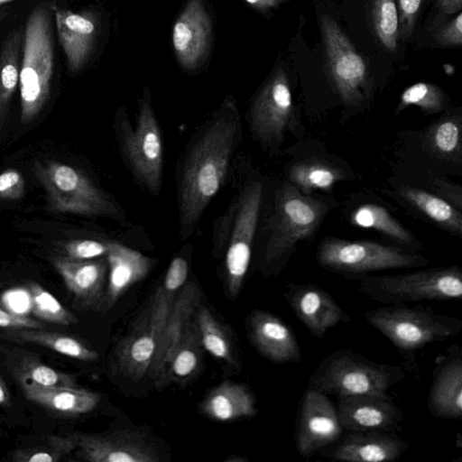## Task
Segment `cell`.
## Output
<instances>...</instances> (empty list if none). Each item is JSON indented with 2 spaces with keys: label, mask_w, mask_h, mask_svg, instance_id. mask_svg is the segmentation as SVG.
Returning <instances> with one entry per match:
<instances>
[{
  "label": "cell",
  "mask_w": 462,
  "mask_h": 462,
  "mask_svg": "<svg viewBox=\"0 0 462 462\" xmlns=\"http://www.w3.org/2000/svg\"><path fill=\"white\" fill-rule=\"evenodd\" d=\"M237 134L236 118L210 123L189 152L180 180V224L192 231L225 179Z\"/></svg>",
  "instance_id": "1"
},
{
  "label": "cell",
  "mask_w": 462,
  "mask_h": 462,
  "mask_svg": "<svg viewBox=\"0 0 462 462\" xmlns=\"http://www.w3.org/2000/svg\"><path fill=\"white\" fill-rule=\"evenodd\" d=\"M331 204L301 193L286 182L276 192L269 220V236L263 261L268 273L279 272L295 252L297 245L318 232Z\"/></svg>",
  "instance_id": "2"
},
{
  "label": "cell",
  "mask_w": 462,
  "mask_h": 462,
  "mask_svg": "<svg viewBox=\"0 0 462 462\" xmlns=\"http://www.w3.org/2000/svg\"><path fill=\"white\" fill-rule=\"evenodd\" d=\"M52 11L50 4L36 5L23 29L19 75L21 121L32 122L47 103L54 70Z\"/></svg>",
  "instance_id": "3"
},
{
  "label": "cell",
  "mask_w": 462,
  "mask_h": 462,
  "mask_svg": "<svg viewBox=\"0 0 462 462\" xmlns=\"http://www.w3.org/2000/svg\"><path fill=\"white\" fill-rule=\"evenodd\" d=\"M365 319L386 337L399 351L409 367H415V353L434 342H441L459 334L462 320L436 313L430 307L417 304H393L366 310Z\"/></svg>",
  "instance_id": "4"
},
{
  "label": "cell",
  "mask_w": 462,
  "mask_h": 462,
  "mask_svg": "<svg viewBox=\"0 0 462 462\" xmlns=\"http://www.w3.org/2000/svg\"><path fill=\"white\" fill-rule=\"evenodd\" d=\"M405 377L400 366L374 362L350 349H337L321 360L310 375L309 387L337 398L387 394Z\"/></svg>",
  "instance_id": "5"
},
{
  "label": "cell",
  "mask_w": 462,
  "mask_h": 462,
  "mask_svg": "<svg viewBox=\"0 0 462 462\" xmlns=\"http://www.w3.org/2000/svg\"><path fill=\"white\" fill-rule=\"evenodd\" d=\"M358 291L383 304L419 303L426 300H460L462 270L457 265L385 275L362 274Z\"/></svg>",
  "instance_id": "6"
},
{
  "label": "cell",
  "mask_w": 462,
  "mask_h": 462,
  "mask_svg": "<svg viewBox=\"0 0 462 462\" xmlns=\"http://www.w3.org/2000/svg\"><path fill=\"white\" fill-rule=\"evenodd\" d=\"M317 263L325 270L347 278L371 272L425 266L429 260L417 252L367 240L327 237L316 251Z\"/></svg>",
  "instance_id": "7"
},
{
  "label": "cell",
  "mask_w": 462,
  "mask_h": 462,
  "mask_svg": "<svg viewBox=\"0 0 462 462\" xmlns=\"http://www.w3.org/2000/svg\"><path fill=\"white\" fill-rule=\"evenodd\" d=\"M32 171L45 189L54 212L112 216L116 208L105 193L79 169L55 161L36 162Z\"/></svg>",
  "instance_id": "8"
},
{
  "label": "cell",
  "mask_w": 462,
  "mask_h": 462,
  "mask_svg": "<svg viewBox=\"0 0 462 462\" xmlns=\"http://www.w3.org/2000/svg\"><path fill=\"white\" fill-rule=\"evenodd\" d=\"M320 30L326 68L334 88L345 105L359 104L368 84L365 60L332 18L322 15Z\"/></svg>",
  "instance_id": "9"
},
{
  "label": "cell",
  "mask_w": 462,
  "mask_h": 462,
  "mask_svg": "<svg viewBox=\"0 0 462 462\" xmlns=\"http://www.w3.org/2000/svg\"><path fill=\"white\" fill-rule=\"evenodd\" d=\"M122 147L135 177L151 192L158 193L163 166L162 140L150 100L140 106L134 130L125 127Z\"/></svg>",
  "instance_id": "10"
},
{
  "label": "cell",
  "mask_w": 462,
  "mask_h": 462,
  "mask_svg": "<svg viewBox=\"0 0 462 462\" xmlns=\"http://www.w3.org/2000/svg\"><path fill=\"white\" fill-rule=\"evenodd\" d=\"M294 120V107L288 76L278 68L258 93L250 108L253 134L262 143L280 144Z\"/></svg>",
  "instance_id": "11"
},
{
  "label": "cell",
  "mask_w": 462,
  "mask_h": 462,
  "mask_svg": "<svg viewBox=\"0 0 462 462\" xmlns=\"http://www.w3.org/2000/svg\"><path fill=\"white\" fill-rule=\"evenodd\" d=\"M262 199L263 184L255 180L245 188L237 204L226 257V287L233 299L238 295L248 270Z\"/></svg>",
  "instance_id": "12"
},
{
  "label": "cell",
  "mask_w": 462,
  "mask_h": 462,
  "mask_svg": "<svg viewBox=\"0 0 462 462\" xmlns=\"http://www.w3.org/2000/svg\"><path fill=\"white\" fill-rule=\"evenodd\" d=\"M343 431L336 406L324 393L308 387L302 398L296 432L297 450L309 458L337 440Z\"/></svg>",
  "instance_id": "13"
},
{
  "label": "cell",
  "mask_w": 462,
  "mask_h": 462,
  "mask_svg": "<svg viewBox=\"0 0 462 462\" xmlns=\"http://www.w3.org/2000/svg\"><path fill=\"white\" fill-rule=\"evenodd\" d=\"M76 442V456L89 462H158L154 446L140 433L119 430L109 434H69Z\"/></svg>",
  "instance_id": "14"
},
{
  "label": "cell",
  "mask_w": 462,
  "mask_h": 462,
  "mask_svg": "<svg viewBox=\"0 0 462 462\" xmlns=\"http://www.w3.org/2000/svg\"><path fill=\"white\" fill-rule=\"evenodd\" d=\"M337 411L343 430L350 432L401 429L402 411L389 394H364L337 398Z\"/></svg>",
  "instance_id": "15"
},
{
  "label": "cell",
  "mask_w": 462,
  "mask_h": 462,
  "mask_svg": "<svg viewBox=\"0 0 462 462\" xmlns=\"http://www.w3.org/2000/svg\"><path fill=\"white\" fill-rule=\"evenodd\" d=\"M284 297L294 314L317 338H324L338 323L351 322V317L324 289L315 284H289Z\"/></svg>",
  "instance_id": "16"
},
{
  "label": "cell",
  "mask_w": 462,
  "mask_h": 462,
  "mask_svg": "<svg viewBox=\"0 0 462 462\" xmlns=\"http://www.w3.org/2000/svg\"><path fill=\"white\" fill-rule=\"evenodd\" d=\"M211 37V21L203 0H189L172 29L180 64L189 70L198 68L207 57Z\"/></svg>",
  "instance_id": "17"
},
{
  "label": "cell",
  "mask_w": 462,
  "mask_h": 462,
  "mask_svg": "<svg viewBox=\"0 0 462 462\" xmlns=\"http://www.w3.org/2000/svg\"><path fill=\"white\" fill-rule=\"evenodd\" d=\"M60 45L69 73L79 72L88 62L97 38V23L90 12L76 13L51 3Z\"/></svg>",
  "instance_id": "18"
},
{
  "label": "cell",
  "mask_w": 462,
  "mask_h": 462,
  "mask_svg": "<svg viewBox=\"0 0 462 462\" xmlns=\"http://www.w3.org/2000/svg\"><path fill=\"white\" fill-rule=\"evenodd\" d=\"M51 263L79 307L100 310L108 272L106 258L76 260L58 255Z\"/></svg>",
  "instance_id": "19"
},
{
  "label": "cell",
  "mask_w": 462,
  "mask_h": 462,
  "mask_svg": "<svg viewBox=\"0 0 462 462\" xmlns=\"http://www.w3.org/2000/svg\"><path fill=\"white\" fill-rule=\"evenodd\" d=\"M250 338L257 351L277 364L298 363L301 349L293 331L279 317L259 310L249 319Z\"/></svg>",
  "instance_id": "20"
},
{
  "label": "cell",
  "mask_w": 462,
  "mask_h": 462,
  "mask_svg": "<svg viewBox=\"0 0 462 462\" xmlns=\"http://www.w3.org/2000/svg\"><path fill=\"white\" fill-rule=\"evenodd\" d=\"M439 364L428 396V409L436 418H462V355L459 346H451Z\"/></svg>",
  "instance_id": "21"
},
{
  "label": "cell",
  "mask_w": 462,
  "mask_h": 462,
  "mask_svg": "<svg viewBox=\"0 0 462 462\" xmlns=\"http://www.w3.org/2000/svg\"><path fill=\"white\" fill-rule=\"evenodd\" d=\"M408 448L404 439L392 432L356 431L349 433L328 457L344 462H389L399 459Z\"/></svg>",
  "instance_id": "22"
},
{
  "label": "cell",
  "mask_w": 462,
  "mask_h": 462,
  "mask_svg": "<svg viewBox=\"0 0 462 462\" xmlns=\"http://www.w3.org/2000/svg\"><path fill=\"white\" fill-rule=\"evenodd\" d=\"M106 258L108 279L99 310L103 311L111 309L131 286L148 274L152 267L149 257L116 242H109Z\"/></svg>",
  "instance_id": "23"
},
{
  "label": "cell",
  "mask_w": 462,
  "mask_h": 462,
  "mask_svg": "<svg viewBox=\"0 0 462 462\" xmlns=\"http://www.w3.org/2000/svg\"><path fill=\"white\" fill-rule=\"evenodd\" d=\"M199 299V289L193 282L182 287L177 294L158 339L153 361L150 368L154 383L161 377L184 333L188 322L194 317Z\"/></svg>",
  "instance_id": "24"
},
{
  "label": "cell",
  "mask_w": 462,
  "mask_h": 462,
  "mask_svg": "<svg viewBox=\"0 0 462 462\" xmlns=\"http://www.w3.org/2000/svg\"><path fill=\"white\" fill-rule=\"evenodd\" d=\"M15 379L27 400L64 415L88 413L101 399L98 393L79 387L44 386L24 377Z\"/></svg>",
  "instance_id": "25"
},
{
  "label": "cell",
  "mask_w": 462,
  "mask_h": 462,
  "mask_svg": "<svg viewBox=\"0 0 462 462\" xmlns=\"http://www.w3.org/2000/svg\"><path fill=\"white\" fill-rule=\"evenodd\" d=\"M158 338L147 310L116 350L118 366L125 376L134 381L144 377L152 366Z\"/></svg>",
  "instance_id": "26"
},
{
  "label": "cell",
  "mask_w": 462,
  "mask_h": 462,
  "mask_svg": "<svg viewBox=\"0 0 462 462\" xmlns=\"http://www.w3.org/2000/svg\"><path fill=\"white\" fill-rule=\"evenodd\" d=\"M202 412L217 421L254 417L257 413L252 392L243 383L226 381L212 389L200 404Z\"/></svg>",
  "instance_id": "27"
},
{
  "label": "cell",
  "mask_w": 462,
  "mask_h": 462,
  "mask_svg": "<svg viewBox=\"0 0 462 462\" xmlns=\"http://www.w3.org/2000/svg\"><path fill=\"white\" fill-rule=\"evenodd\" d=\"M193 318L188 322L163 373L155 382L157 386L161 387L172 382L188 380L200 368L203 346L196 320Z\"/></svg>",
  "instance_id": "28"
},
{
  "label": "cell",
  "mask_w": 462,
  "mask_h": 462,
  "mask_svg": "<svg viewBox=\"0 0 462 462\" xmlns=\"http://www.w3.org/2000/svg\"><path fill=\"white\" fill-rule=\"evenodd\" d=\"M397 191L408 205L423 215L428 220L451 234L457 236L462 234V214L460 209L438 195L421 189L403 185L399 187Z\"/></svg>",
  "instance_id": "29"
},
{
  "label": "cell",
  "mask_w": 462,
  "mask_h": 462,
  "mask_svg": "<svg viewBox=\"0 0 462 462\" xmlns=\"http://www.w3.org/2000/svg\"><path fill=\"white\" fill-rule=\"evenodd\" d=\"M3 351L14 378L24 377L44 386L78 387L74 375L46 365L33 353L16 347Z\"/></svg>",
  "instance_id": "30"
},
{
  "label": "cell",
  "mask_w": 462,
  "mask_h": 462,
  "mask_svg": "<svg viewBox=\"0 0 462 462\" xmlns=\"http://www.w3.org/2000/svg\"><path fill=\"white\" fill-rule=\"evenodd\" d=\"M350 220L356 226L374 229L389 237L400 247L416 252L420 243L408 229H406L383 206L376 204H363L351 214Z\"/></svg>",
  "instance_id": "31"
},
{
  "label": "cell",
  "mask_w": 462,
  "mask_h": 462,
  "mask_svg": "<svg viewBox=\"0 0 462 462\" xmlns=\"http://www.w3.org/2000/svg\"><path fill=\"white\" fill-rule=\"evenodd\" d=\"M2 337L14 343H33L81 361H92L98 354L80 340L63 334L36 328H7Z\"/></svg>",
  "instance_id": "32"
},
{
  "label": "cell",
  "mask_w": 462,
  "mask_h": 462,
  "mask_svg": "<svg viewBox=\"0 0 462 462\" xmlns=\"http://www.w3.org/2000/svg\"><path fill=\"white\" fill-rule=\"evenodd\" d=\"M23 41V28L14 29L4 40L0 51V132L6 119L12 96L19 84Z\"/></svg>",
  "instance_id": "33"
},
{
  "label": "cell",
  "mask_w": 462,
  "mask_h": 462,
  "mask_svg": "<svg viewBox=\"0 0 462 462\" xmlns=\"http://www.w3.org/2000/svg\"><path fill=\"white\" fill-rule=\"evenodd\" d=\"M346 173L321 159L309 158L293 163L289 170V182L301 193L310 195L316 189L330 190Z\"/></svg>",
  "instance_id": "34"
},
{
  "label": "cell",
  "mask_w": 462,
  "mask_h": 462,
  "mask_svg": "<svg viewBox=\"0 0 462 462\" xmlns=\"http://www.w3.org/2000/svg\"><path fill=\"white\" fill-rule=\"evenodd\" d=\"M427 150L446 161H461V116H446L430 125L425 135Z\"/></svg>",
  "instance_id": "35"
},
{
  "label": "cell",
  "mask_w": 462,
  "mask_h": 462,
  "mask_svg": "<svg viewBox=\"0 0 462 462\" xmlns=\"http://www.w3.org/2000/svg\"><path fill=\"white\" fill-rule=\"evenodd\" d=\"M202 346L212 356L235 365L230 340L223 326L205 306H198L194 315Z\"/></svg>",
  "instance_id": "36"
},
{
  "label": "cell",
  "mask_w": 462,
  "mask_h": 462,
  "mask_svg": "<svg viewBox=\"0 0 462 462\" xmlns=\"http://www.w3.org/2000/svg\"><path fill=\"white\" fill-rule=\"evenodd\" d=\"M25 289L29 297L30 310L36 318L61 326L78 323L77 317L39 283L29 282Z\"/></svg>",
  "instance_id": "37"
},
{
  "label": "cell",
  "mask_w": 462,
  "mask_h": 462,
  "mask_svg": "<svg viewBox=\"0 0 462 462\" xmlns=\"http://www.w3.org/2000/svg\"><path fill=\"white\" fill-rule=\"evenodd\" d=\"M77 448L75 440L65 437L46 436L37 446L14 450L11 459L15 462H57Z\"/></svg>",
  "instance_id": "38"
},
{
  "label": "cell",
  "mask_w": 462,
  "mask_h": 462,
  "mask_svg": "<svg viewBox=\"0 0 462 462\" xmlns=\"http://www.w3.org/2000/svg\"><path fill=\"white\" fill-rule=\"evenodd\" d=\"M372 17L381 44L389 51H395L399 38V12L395 0H374Z\"/></svg>",
  "instance_id": "39"
},
{
  "label": "cell",
  "mask_w": 462,
  "mask_h": 462,
  "mask_svg": "<svg viewBox=\"0 0 462 462\" xmlns=\"http://www.w3.org/2000/svg\"><path fill=\"white\" fill-rule=\"evenodd\" d=\"M446 105L443 90L436 85L418 82L407 88L401 95L396 114L409 106H416L429 114L442 111Z\"/></svg>",
  "instance_id": "40"
},
{
  "label": "cell",
  "mask_w": 462,
  "mask_h": 462,
  "mask_svg": "<svg viewBox=\"0 0 462 462\" xmlns=\"http://www.w3.org/2000/svg\"><path fill=\"white\" fill-rule=\"evenodd\" d=\"M108 247L109 242L93 239H72L60 245L61 255L76 260H89L106 256Z\"/></svg>",
  "instance_id": "41"
},
{
  "label": "cell",
  "mask_w": 462,
  "mask_h": 462,
  "mask_svg": "<svg viewBox=\"0 0 462 462\" xmlns=\"http://www.w3.org/2000/svg\"><path fill=\"white\" fill-rule=\"evenodd\" d=\"M24 179L15 169H7L0 173V199H20L24 194Z\"/></svg>",
  "instance_id": "42"
},
{
  "label": "cell",
  "mask_w": 462,
  "mask_h": 462,
  "mask_svg": "<svg viewBox=\"0 0 462 462\" xmlns=\"http://www.w3.org/2000/svg\"><path fill=\"white\" fill-rule=\"evenodd\" d=\"M423 0H398L399 35L404 40L412 32Z\"/></svg>",
  "instance_id": "43"
},
{
  "label": "cell",
  "mask_w": 462,
  "mask_h": 462,
  "mask_svg": "<svg viewBox=\"0 0 462 462\" xmlns=\"http://www.w3.org/2000/svg\"><path fill=\"white\" fill-rule=\"evenodd\" d=\"M436 42L445 47H457L462 43V14L441 27L434 35Z\"/></svg>",
  "instance_id": "44"
},
{
  "label": "cell",
  "mask_w": 462,
  "mask_h": 462,
  "mask_svg": "<svg viewBox=\"0 0 462 462\" xmlns=\"http://www.w3.org/2000/svg\"><path fill=\"white\" fill-rule=\"evenodd\" d=\"M0 327L5 328L42 329L44 325L32 318L14 313L0 304Z\"/></svg>",
  "instance_id": "45"
},
{
  "label": "cell",
  "mask_w": 462,
  "mask_h": 462,
  "mask_svg": "<svg viewBox=\"0 0 462 462\" xmlns=\"http://www.w3.org/2000/svg\"><path fill=\"white\" fill-rule=\"evenodd\" d=\"M436 195L461 210L462 208V189L460 186L448 183L437 179L433 184Z\"/></svg>",
  "instance_id": "46"
},
{
  "label": "cell",
  "mask_w": 462,
  "mask_h": 462,
  "mask_svg": "<svg viewBox=\"0 0 462 462\" xmlns=\"http://www.w3.org/2000/svg\"><path fill=\"white\" fill-rule=\"evenodd\" d=\"M439 7L445 14H452L462 7V0H437Z\"/></svg>",
  "instance_id": "47"
},
{
  "label": "cell",
  "mask_w": 462,
  "mask_h": 462,
  "mask_svg": "<svg viewBox=\"0 0 462 462\" xmlns=\"http://www.w3.org/2000/svg\"><path fill=\"white\" fill-rule=\"evenodd\" d=\"M286 1L287 0H245L251 6L261 11L277 7Z\"/></svg>",
  "instance_id": "48"
},
{
  "label": "cell",
  "mask_w": 462,
  "mask_h": 462,
  "mask_svg": "<svg viewBox=\"0 0 462 462\" xmlns=\"http://www.w3.org/2000/svg\"><path fill=\"white\" fill-rule=\"evenodd\" d=\"M10 404V394L4 379L0 375V406H6Z\"/></svg>",
  "instance_id": "49"
},
{
  "label": "cell",
  "mask_w": 462,
  "mask_h": 462,
  "mask_svg": "<svg viewBox=\"0 0 462 462\" xmlns=\"http://www.w3.org/2000/svg\"><path fill=\"white\" fill-rule=\"evenodd\" d=\"M244 460H245V458L243 457H240V456H237V457H231L226 459V461H229V462L244 461Z\"/></svg>",
  "instance_id": "50"
},
{
  "label": "cell",
  "mask_w": 462,
  "mask_h": 462,
  "mask_svg": "<svg viewBox=\"0 0 462 462\" xmlns=\"http://www.w3.org/2000/svg\"><path fill=\"white\" fill-rule=\"evenodd\" d=\"M12 1L14 0H0V6Z\"/></svg>",
  "instance_id": "51"
}]
</instances>
